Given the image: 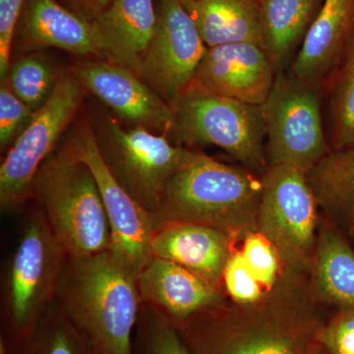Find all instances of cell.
I'll list each match as a JSON object with an SVG mask.
<instances>
[{
	"label": "cell",
	"mask_w": 354,
	"mask_h": 354,
	"mask_svg": "<svg viewBox=\"0 0 354 354\" xmlns=\"http://www.w3.org/2000/svg\"><path fill=\"white\" fill-rule=\"evenodd\" d=\"M71 72L123 120L169 138L174 127L171 104L131 70L106 60H91Z\"/></svg>",
	"instance_id": "4fadbf2b"
},
{
	"label": "cell",
	"mask_w": 354,
	"mask_h": 354,
	"mask_svg": "<svg viewBox=\"0 0 354 354\" xmlns=\"http://www.w3.org/2000/svg\"><path fill=\"white\" fill-rule=\"evenodd\" d=\"M85 87L72 72L59 77L48 102L6 153L0 165V207L21 208L32 196L35 178L55 152L62 133L75 118Z\"/></svg>",
	"instance_id": "30bf717a"
},
{
	"label": "cell",
	"mask_w": 354,
	"mask_h": 354,
	"mask_svg": "<svg viewBox=\"0 0 354 354\" xmlns=\"http://www.w3.org/2000/svg\"><path fill=\"white\" fill-rule=\"evenodd\" d=\"M13 46L23 51L55 48L106 60L92 21L84 19L57 0H26Z\"/></svg>",
	"instance_id": "9a60e30c"
},
{
	"label": "cell",
	"mask_w": 354,
	"mask_h": 354,
	"mask_svg": "<svg viewBox=\"0 0 354 354\" xmlns=\"http://www.w3.org/2000/svg\"><path fill=\"white\" fill-rule=\"evenodd\" d=\"M319 304L309 274L283 269L260 299L225 300L174 324L193 354H316Z\"/></svg>",
	"instance_id": "6da1fadb"
},
{
	"label": "cell",
	"mask_w": 354,
	"mask_h": 354,
	"mask_svg": "<svg viewBox=\"0 0 354 354\" xmlns=\"http://www.w3.org/2000/svg\"><path fill=\"white\" fill-rule=\"evenodd\" d=\"M276 76L260 44L234 43L207 48L194 79L218 94L261 106Z\"/></svg>",
	"instance_id": "5bb4252c"
},
{
	"label": "cell",
	"mask_w": 354,
	"mask_h": 354,
	"mask_svg": "<svg viewBox=\"0 0 354 354\" xmlns=\"http://www.w3.org/2000/svg\"><path fill=\"white\" fill-rule=\"evenodd\" d=\"M261 179L257 232L276 249L283 269L310 276L320 208L306 174L290 165H269Z\"/></svg>",
	"instance_id": "ba28073f"
},
{
	"label": "cell",
	"mask_w": 354,
	"mask_h": 354,
	"mask_svg": "<svg viewBox=\"0 0 354 354\" xmlns=\"http://www.w3.org/2000/svg\"><path fill=\"white\" fill-rule=\"evenodd\" d=\"M316 354H325V353H323V351H321V349H320V348H319V349H318V351H317V353H316Z\"/></svg>",
	"instance_id": "e575fe53"
},
{
	"label": "cell",
	"mask_w": 354,
	"mask_h": 354,
	"mask_svg": "<svg viewBox=\"0 0 354 354\" xmlns=\"http://www.w3.org/2000/svg\"><path fill=\"white\" fill-rule=\"evenodd\" d=\"M323 88L328 97V141L330 151L354 145V36Z\"/></svg>",
	"instance_id": "cb8c5ba5"
},
{
	"label": "cell",
	"mask_w": 354,
	"mask_h": 354,
	"mask_svg": "<svg viewBox=\"0 0 354 354\" xmlns=\"http://www.w3.org/2000/svg\"><path fill=\"white\" fill-rule=\"evenodd\" d=\"M95 134L102 160L114 178L153 215L167 181L189 150L146 128L121 127L109 114L102 116Z\"/></svg>",
	"instance_id": "9c48e42d"
},
{
	"label": "cell",
	"mask_w": 354,
	"mask_h": 354,
	"mask_svg": "<svg viewBox=\"0 0 354 354\" xmlns=\"http://www.w3.org/2000/svg\"><path fill=\"white\" fill-rule=\"evenodd\" d=\"M32 198L69 256L111 250V227L95 177L64 146L44 160Z\"/></svg>",
	"instance_id": "5b68a950"
},
{
	"label": "cell",
	"mask_w": 354,
	"mask_h": 354,
	"mask_svg": "<svg viewBox=\"0 0 354 354\" xmlns=\"http://www.w3.org/2000/svg\"><path fill=\"white\" fill-rule=\"evenodd\" d=\"M306 176L327 220L354 241V145L330 151Z\"/></svg>",
	"instance_id": "603a6c76"
},
{
	"label": "cell",
	"mask_w": 354,
	"mask_h": 354,
	"mask_svg": "<svg viewBox=\"0 0 354 354\" xmlns=\"http://www.w3.org/2000/svg\"><path fill=\"white\" fill-rule=\"evenodd\" d=\"M322 0H260L261 37L277 74L290 68Z\"/></svg>",
	"instance_id": "44dd1931"
},
{
	"label": "cell",
	"mask_w": 354,
	"mask_h": 354,
	"mask_svg": "<svg viewBox=\"0 0 354 354\" xmlns=\"http://www.w3.org/2000/svg\"><path fill=\"white\" fill-rule=\"evenodd\" d=\"M92 22L106 62L121 65L139 76L142 58L157 26L155 0H114Z\"/></svg>",
	"instance_id": "d6986e66"
},
{
	"label": "cell",
	"mask_w": 354,
	"mask_h": 354,
	"mask_svg": "<svg viewBox=\"0 0 354 354\" xmlns=\"http://www.w3.org/2000/svg\"><path fill=\"white\" fill-rule=\"evenodd\" d=\"M181 2L208 48L234 43H254L262 46L260 0Z\"/></svg>",
	"instance_id": "7402d4cb"
},
{
	"label": "cell",
	"mask_w": 354,
	"mask_h": 354,
	"mask_svg": "<svg viewBox=\"0 0 354 354\" xmlns=\"http://www.w3.org/2000/svg\"><path fill=\"white\" fill-rule=\"evenodd\" d=\"M323 87L290 70L277 74L261 104L269 165H286L307 174L330 152L323 116Z\"/></svg>",
	"instance_id": "52a82bcc"
},
{
	"label": "cell",
	"mask_w": 354,
	"mask_h": 354,
	"mask_svg": "<svg viewBox=\"0 0 354 354\" xmlns=\"http://www.w3.org/2000/svg\"><path fill=\"white\" fill-rule=\"evenodd\" d=\"M181 1H186V0H181Z\"/></svg>",
	"instance_id": "d590c367"
},
{
	"label": "cell",
	"mask_w": 354,
	"mask_h": 354,
	"mask_svg": "<svg viewBox=\"0 0 354 354\" xmlns=\"http://www.w3.org/2000/svg\"><path fill=\"white\" fill-rule=\"evenodd\" d=\"M158 22L140 78L169 102L195 78L208 46L180 0H158Z\"/></svg>",
	"instance_id": "7c38bea8"
},
{
	"label": "cell",
	"mask_w": 354,
	"mask_h": 354,
	"mask_svg": "<svg viewBox=\"0 0 354 354\" xmlns=\"http://www.w3.org/2000/svg\"><path fill=\"white\" fill-rule=\"evenodd\" d=\"M37 111L21 101L8 84L1 80L0 85V148L7 152L29 127Z\"/></svg>",
	"instance_id": "f1b7e54d"
},
{
	"label": "cell",
	"mask_w": 354,
	"mask_h": 354,
	"mask_svg": "<svg viewBox=\"0 0 354 354\" xmlns=\"http://www.w3.org/2000/svg\"><path fill=\"white\" fill-rule=\"evenodd\" d=\"M26 0H0V77L3 79L11 64V50L16 29Z\"/></svg>",
	"instance_id": "1f68e13d"
},
{
	"label": "cell",
	"mask_w": 354,
	"mask_h": 354,
	"mask_svg": "<svg viewBox=\"0 0 354 354\" xmlns=\"http://www.w3.org/2000/svg\"><path fill=\"white\" fill-rule=\"evenodd\" d=\"M114 0H65L70 6V10L88 21L94 20Z\"/></svg>",
	"instance_id": "d6a6232c"
},
{
	"label": "cell",
	"mask_w": 354,
	"mask_h": 354,
	"mask_svg": "<svg viewBox=\"0 0 354 354\" xmlns=\"http://www.w3.org/2000/svg\"><path fill=\"white\" fill-rule=\"evenodd\" d=\"M242 241V257L261 285L269 290L283 270L276 249L259 232L247 235Z\"/></svg>",
	"instance_id": "83f0119b"
},
{
	"label": "cell",
	"mask_w": 354,
	"mask_h": 354,
	"mask_svg": "<svg viewBox=\"0 0 354 354\" xmlns=\"http://www.w3.org/2000/svg\"><path fill=\"white\" fill-rule=\"evenodd\" d=\"M310 286L319 304L354 308V248L329 220L319 228Z\"/></svg>",
	"instance_id": "ffe728a7"
},
{
	"label": "cell",
	"mask_w": 354,
	"mask_h": 354,
	"mask_svg": "<svg viewBox=\"0 0 354 354\" xmlns=\"http://www.w3.org/2000/svg\"><path fill=\"white\" fill-rule=\"evenodd\" d=\"M133 354H193L176 324L142 302L133 339Z\"/></svg>",
	"instance_id": "4316f807"
},
{
	"label": "cell",
	"mask_w": 354,
	"mask_h": 354,
	"mask_svg": "<svg viewBox=\"0 0 354 354\" xmlns=\"http://www.w3.org/2000/svg\"><path fill=\"white\" fill-rule=\"evenodd\" d=\"M137 283L142 301L174 322L227 300L223 288L176 263L155 256L140 272Z\"/></svg>",
	"instance_id": "2e32d148"
},
{
	"label": "cell",
	"mask_w": 354,
	"mask_h": 354,
	"mask_svg": "<svg viewBox=\"0 0 354 354\" xmlns=\"http://www.w3.org/2000/svg\"><path fill=\"white\" fill-rule=\"evenodd\" d=\"M176 145H213L223 149L254 174L269 167L261 106L218 94L192 81L171 102Z\"/></svg>",
	"instance_id": "8992f818"
},
{
	"label": "cell",
	"mask_w": 354,
	"mask_h": 354,
	"mask_svg": "<svg viewBox=\"0 0 354 354\" xmlns=\"http://www.w3.org/2000/svg\"><path fill=\"white\" fill-rule=\"evenodd\" d=\"M142 298L137 279L111 251L67 256L55 304L97 354H133Z\"/></svg>",
	"instance_id": "7a4b0ae2"
},
{
	"label": "cell",
	"mask_w": 354,
	"mask_h": 354,
	"mask_svg": "<svg viewBox=\"0 0 354 354\" xmlns=\"http://www.w3.org/2000/svg\"><path fill=\"white\" fill-rule=\"evenodd\" d=\"M262 179L247 169L232 167L189 150L167 181L153 213L155 227L174 223L207 225L235 242L257 232Z\"/></svg>",
	"instance_id": "3957f363"
},
{
	"label": "cell",
	"mask_w": 354,
	"mask_h": 354,
	"mask_svg": "<svg viewBox=\"0 0 354 354\" xmlns=\"http://www.w3.org/2000/svg\"><path fill=\"white\" fill-rule=\"evenodd\" d=\"M67 256L38 208L25 221L2 281L0 339L10 354L24 348L55 301Z\"/></svg>",
	"instance_id": "277c9868"
},
{
	"label": "cell",
	"mask_w": 354,
	"mask_h": 354,
	"mask_svg": "<svg viewBox=\"0 0 354 354\" xmlns=\"http://www.w3.org/2000/svg\"><path fill=\"white\" fill-rule=\"evenodd\" d=\"M234 242L230 235L207 225L167 223L156 228L152 254L189 270L225 290L223 272Z\"/></svg>",
	"instance_id": "ac0fdd59"
},
{
	"label": "cell",
	"mask_w": 354,
	"mask_h": 354,
	"mask_svg": "<svg viewBox=\"0 0 354 354\" xmlns=\"http://www.w3.org/2000/svg\"><path fill=\"white\" fill-rule=\"evenodd\" d=\"M58 79L55 70L41 55H30L11 62L3 79L11 91L28 106L39 111L50 99Z\"/></svg>",
	"instance_id": "484cf974"
},
{
	"label": "cell",
	"mask_w": 354,
	"mask_h": 354,
	"mask_svg": "<svg viewBox=\"0 0 354 354\" xmlns=\"http://www.w3.org/2000/svg\"><path fill=\"white\" fill-rule=\"evenodd\" d=\"M223 285L225 295L235 304H251L267 290L249 269L241 251H232L223 272Z\"/></svg>",
	"instance_id": "f546056e"
},
{
	"label": "cell",
	"mask_w": 354,
	"mask_h": 354,
	"mask_svg": "<svg viewBox=\"0 0 354 354\" xmlns=\"http://www.w3.org/2000/svg\"><path fill=\"white\" fill-rule=\"evenodd\" d=\"M0 354H10L8 348H7L6 342L2 341L1 339H0Z\"/></svg>",
	"instance_id": "836d02e7"
},
{
	"label": "cell",
	"mask_w": 354,
	"mask_h": 354,
	"mask_svg": "<svg viewBox=\"0 0 354 354\" xmlns=\"http://www.w3.org/2000/svg\"><path fill=\"white\" fill-rule=\"evenodd\" d=\"M354 36V0H322L290 71L323 87Z\"/></svg>",
	"instance_id": "e0dca14e"
},
{
	"label": "cell",
	"mask_w": 354,
	"mask_h": 354,
	"mask_svg": "<svg viewBox=\"0 0 354 354\" xmlns=\"http://www.w3.org/2000/svg\"><path fill=\"white\" fill-rule=\"evenodd\" d=\"M92 171L111 232V252L134 278L153 257L155 221L152 214L130 196L111 174L97 146L95 129L83 120L64 145Z\"/></svg>",
	"instance_id": "8fae6325"
},
{
	"label": "cell",
	"mask_w": 354,
	"mask_h": 354,
	"mask_svg": "<svg viewBox=\"0 0 354 354\" xmlns=\"http://www.w3.org/2000/svg\"><path fill=\"white\" fill-rule=\"evenodd\" d=\"M18 354H97L55 301Z\"/></svg>",
	"instance_id": "d4e9b609"
},
{
	"label": "cell",
	"mask_w": 354,
	"mask_h": 354,
	"mask_svg": "<svg viewBox=\"0 0 354 354\" xmlns=\"http://www.w3.org/2000/svg\"><path fill=\"white\" fill-rule=\"evenodd\" d=\"M318 344L325 354H354V308L337 309L325 320Z\"/></svg>",
	"instance_id": "4dcf8cb0"
}]
</instances>
